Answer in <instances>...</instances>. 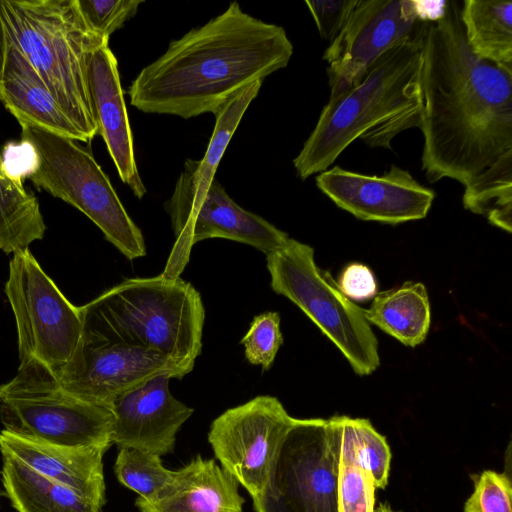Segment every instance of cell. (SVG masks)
Masks as SVG:
<instances>
[{"instance_id": "1", "label": "cell", "mask_w": 512, "mask_h": 512, "mask_svg": "<svg viewBox=\"0 0 512 512\" xmlns=\"http://www.w3.org/2000/svg\"><path fill=\"white\" fill-rule=\"evenodd\" d=\"M461 6L442 2L422 36V170L466 185L512 150V73L469 47Z\"/></svg>"}, {"instance_id": "2", "label": "cell", "mask_w": 512, "mask_h": 512, "mask_svg": "<svg viewBox=\"0 0 512 512\" xmlns=\"http://www.w3.org/2000/svg\"><path fill=\"white\" fill-rule=\"evenodd\" d=\"M293 44L285 29L244 12L238 2L172 40L128 88L130 104L148 114L189 119L215 113L248 84L285 68Z\"/></svg>"}, {"instance_id": "3", "label": "cell", "mask_w": 512, "mask_h": 512, "mask_svg": "<svg viewBox=\"0 0 512 512\" xmlns=\"http://www.w3.org/2000/svg\"><path fill=\"white\" fill-rule=\"evenodd\" d=\"M424 28L383 54L358 84L327 102L293 160L302 180L328 169L357 139L372 148L392 149L395 136L420 127Z\"/></svg>"}, {"instance_id": "4", "label": "cell", "mask_w": 512, "mask_h": 512, "mask_svg": "<svg viewBox=\"0 0 512 512\" xmlns=\"http://www.w3.org/2000/svg\"><path fill=\"white\" fill-rule=\"evenodd\" d=\"M81 311L88 339L158 352L191 370L202 349L201 296L177 276L126 279Z\"/></svg>"}, {"instance_id": "5", "label": "cell", "mask_w": 512, "mask_h": 512, "mask_svg": "<svg viewBox=\"0 0 512 512\" xmlns=\"http://www.w3.org/2000/svg\"><path fill=\"white\" fill-rule=\"evenodd\" d=\"M7 40L29 61L79 130L97 134L86 84V58L109 44L88 29L76 0H0Z\"/></svg>"}, {"instance_id": "6", "label": "cell", "mask_w": 512, "mask_h": 512, "mask_svg": "<svg viewBox=\"0 0 512 512\" xmlns=\"http://www.w3.org/2000/svg\"><path fill=\"white\" fill-rule=\"evenodd\" d=\"M20 126L25 152L21 177L84 213L129 260L144 256L140 228L92 153L69 137L31 124Z\"/></svg>"}, {"instance_id": "7", "label": "cell", "mask_w": 512, "mask_h": 512, "mask_svg": "<svg viewBox=\"0 0 512 512\" xmlns=\"http://www.w3.org/2000/svg\"><path fill=\"white\" fill-rule=\"evenodd\" d=\"M0 419L8 432L36 442L105 449L113 444L112 411L69 393L35 358L20 361L16 376L0 385Z\"/></svg>"}, {"instance_id": "8", "label": "cell", "mask_w": 512, "mask_h": 512, "mask_svg": "<svg viewBox=\"0 0 512 512\" xmlns=\"http://www.w3.org/2000/svg\"><path fill=\"white\" fill-rule=\"evenodd\" d=\"M266 260L273 291L298 306L342 352L356 374L374 372L380 363L378 342L364 309L317 267L313 248L289 238L267 254Z\"/></svg>"}, {"instance_id": "9", "label": "cell", "mask_w": 512, "mask_h": 512, "mask_svg": "<svg viewBox=\"0 0 512 512\" xmlns=\"http://www.w3.org/2000/svg\"><path fill=\"white\" fill-rule=\"evenodd\" d=\"M5 293L16 321L20 361L35 358L59 378L82 337L81 307L69 302L29 249L13 254Z\"/></svg>"}, {"instance_id": "10", "label": "cell", "mask_w": 512, "mask_h": 512, "mask_svg": "<svg viewBox=\"0 0 512 512\" xmlns=\"http://www.w3.org/2000/svg\"><path fill=\"white\" fill-rule=\"evenodd\" d=\"M341 417L296 418L273 462L263 493L294 512H339Z\"/></svg>"}, {"instance_id": "11", "label": "cell", "mask_w": 512, "mask_h": 512, "mask_svg": "<svg viewBox=\"0 0 512 512\" xmlns=\"http://www.w3.org/2000/svg\"><path fill=\"white\" fill-rule=\"evenodd\" d=\"M428 19L418 1L359 0L323 54L328 64V102L358 84L383 54L417 34Z\"/></svg>"}, {"instance_id": "12", "label": "cell", "mask_w": 512, "mask_h": 512, "mask_svg": "<svg viewBox=\"0 0 512 512\" xmlns=\"http://www.w3.org/2000/svg\"><path fill=\"white\" fill-rule=\"evenodd\" d=\"M295 420L276 397L257 396L218 416L208 441L221 467L254 498L264 492L279 447Z\"/></svg>"}, {"instance_id": "13", "label": "cell", "mask_w": 512, "mask_h": 512, "mask_svg": "<svg viewBox=\"0 0 512 512\" xmlns=\"http://www.w3.org/2000/svg\"><path fill=\"white\" fill-rule=\"evenodd\" d=\"M164 208L170 216L176 245L188 253L202 240L224 238L250 245L267 255L290 238L264 218L240 207L216 179L205 190L176 183Z\"/></svg>"}, {"instance_id": "14", "label": "cell", "mask_w": 512, "mask_h": 512, "mask_svg": "<svg viewBox=\"0 0 512 512\" xmlns=\"http://www.w3.org/2000/svg\"><path fill=\"white\" fill-rule=\"evenodd\" d=\"M191 371L158 352L81 337L59 381L79 399L110 409L119 396L157 375L181 379Z\"/></svg>"}, {"instance_id": "15", "label": "cell", "mask_w": 512, "mask_h": 512, "mask_svg": "<svg viewBox=\"0 0 512 512\" xmlns=\"http://www.w3.org/2000/svg\"><path fill=\"white\" fill-rule=\"evenodd\" d=\"M316 185L339 208L356 218L387 224L425 218L435 198L432 189L397 165L382 175H366L335 166L319 173Z\"/></svg>"}, {"instance_id": "16", "label": "cell", "mask_w": 512, "mask_h": 512, "mask_svg": "<svg viewBox=\"0 0 512 512\" xmlns=\"http://www.w3.org/2000/svg\"><path fill=\"white\" fill-rule=\"evenodd\" d=\"M172 378L170 374L157 375L112 403V443L159 456L174 450L176 434L193 409L170 393Z\"/></svg>"}, {"instance_id": "17", "label": "cell", "mask_w": 512, "mask_h": 512, "mask_svg": "<svg viewBox=\"0 0 512 512\" xmlns=\"http://www.w3.org/2000/svg\"><path fill=\"white\" fill-rule=\"evenodd\" d=\"M85 73L98 134L102 136L122 182L135 197L142 199L147 190L135 161L118 62L109 44L101 45L87 55Z\"/></svg>"}, {"instance_id": "18", "label": "cell", "mask_w": 512, "mask_h": 512, "mask_svg": "<svg viewBox=\"0 0 512 512\" xmlns=\"http://www.w3.org/2000/svg\"><path fill=\"white\" fill-rule=\"evenodd\" d=\"M0 451L100 506L105 503L102 447H66L32 441L3 430Z\"/></svg>"}, {"instance_id": "19", "label": "cell", "mask_w": 512, "mask_h": 512, "mask_svg": "<svg viewBox=\"0 0 512 512\" xmlns=\"http://www.w3.org/2000/svg\"><path fill=\"white\" fill-rule=\"evenodd\" d=\"M236 479L200 455L175 471L169 488L156 500L138 497L140 512H243L244 498Z\"/></svg>"}, {"instance_id": "20", "label": "cell", "mask_w": 512, "mask_h": 512, "mask_svg": "<svg viewBox=\"0 0 512 512\" xmlns=\"http://www.w3.org/2000/svg\"><path fill=\"white\" fill-rule=\"evenodd\" d=\"M0 101L20 125H35L84 142L83 136L58 104L41 76L8 40L0 78Z\"/></svg>"}, {"instance_id": "21", "label": "cell", "mask_w": 512, "mask_h": 512, "mask_svg": "<svg viewBox=\"0 0 512 512\" xmlns=\"http://www.w3.org/2000/svg\"><path fill=\"white\" fill-rule=\"evenodd\" d=\"M2 482L18 512H100L102 506L1 452Z\"/></svg>"}, {"instance_id": "22", "label": "cell", "mask_w": 512, "mask_h": 512, "mask_svg": "<svg viewBox=\"0 0 512 512\" xmlns=\"http://www.w3.org/2000/svg\"><path fill=\"white\" fill-rule=\"evenodd\" d=\"M364 314L369 323L409 347H415L426 339L431 323L428 294L419 282H405L376 294Z\"/></svg>"}, {"instance_id": "23", "label": "cell", "mask_w": 512, "mask_h": 512, "mask_svg": "<svg viewBox=\"0 0 512 512\" xmlns=\"http://www.w3.org/2000/svg\"><path fill=\"white\" fill-rule=\"evenodd\" d=\"M460 18L472 51L512 73V2L465 0Z\"/></svg>"}, {"instance_id": "24", "label": "cell", "mask_w": 512, "mask_h": 512, "mask_svg": "<svg viewBox=\"0 0 512 512\" xmlns=\"http://www.w3.org/2000/svg\"><path fill=\"white\" fill-rule=\"evenodd\" d=\"M46 226L35 195L22 177L5 163L0 152V250L16 253L43 238Z\"/></svg>"}, {"instance_id": "25", "label": "cell", "mask_w": 512, "mask_h": 512, "mask_svg": "<svg viewBox=\"0 0 512 512\" xmlns=\"http://www.w3.org/2000/svg\"><path fill=\"white\" fill-rule=\"evenodd\" d=\"M462 201L465 209L511 232L512 150L502 154L465 185Z\"/></svg>"}, {"instance_id": "26", "label": "cell", "mask_w": 512, "mask_h": 512, "mask_svg": "<svg viewBox=\"0 0 512 512\" xmlns=\"http://www.w3.org/2000/svg\"><path fill=\"white\" fill-rule=\"evenodd\" d=\"M340 417V457L362 468L371 477L375 489H385L391 462L385 437L367 419Z\"/></svg>"}, {"instance_id": "27", "label": "cell", "mask_w": 512, "mask_h": 512, "mask_svg": "<svg viewBox=\"0 0 512 512\" xmlns=\"http://www.w3.org/2000/svg\"><path fill=\"white\" fill-rule=\"evenodd\" d=\"M114 471L122 485L146 501L158 499L175 478L159 455L133 448H119Z\"/></svg>"}, {"instance_id": "28", "label": "cell", "mask_w": 512, "mask_h": 512, "mask_svg": "<svg viewBox=\"0 0 512 512\" xmlns=\"http://www.w3.org/2000/svg\"><path fill=\"white\" fill-rule=\"evenodd\" d=\"M240 343L244 345L250 364L261 366L263 371L269 370L283 343L279 313L269 311L254 317Z\"/></svg>"}, {"instance_id": "29", "label": "cell", "mask_w": 512, "mask_h": 512, "mask_svg": "<svg viewBox=\"0 0 512 512\" xmlns=\"http://www.w3.org/2000/svg\"><path fill=\"white\" fill-rule=\"evenodd\" d=\"M375 490L371 477L362 468L340 457L337 491L339 512H374Z\"/></svg>"}, {"instance_id": "30", "label": "cell", "mask_w": 512, "mask_h": 512, "mask_svg": "<svg viewBox=\"0 0 512 512\" xmlns=\"http://www.w3.org/2000/svg\"><path fill=\"white\" fill-rule=\"evenodd\" d=\"M80 14L90 31L108 38L132 18L143 1L76 0Z\"/></svg>"}, {"instance_id": "31", "label": "cell", "mask_w": 512, "mask_h": 512, "mask_svg": "<svg viewBox=\"0 0 512 512\" xmlns=\"http://www.w3.org/2000/svg\"><path fill=\"white\" fill-rule=\"evenodd\" d=\"M512 485L506 472L484 470L474 480V491L464 512H512Z\"/></svg>"}, {"instance_id": "32", "label": "cell", "mask_w": 512, "mask_h": 512, "mask_svg": "<svg viewBox=\"0 0 512 512\" xmlns=\"http://www.w3.org/2000/svg\"><path fill=\"white\" fill-rule=\"evenodd\" d=\"M359 0L305 1L320 36L332 43L340 34Z\"/></svg>"}, {"instance_id": "33", "label": "cell", "mask_w": 512, "mask_h": 512, "mask_svg": "<svg viewBox=\"0 0 512 512\" xmlns=\"http://www.w3.org/2000/svg\"><path fill=\"white\" fill-rule=\"evenodd\" d=\"M340 291L354 301H366L377 294V282L369 267L361 263L347 265L338 280Z\"/></svg>"}, {"instance_id": "34", "label": "cell", "mask_w": 512, "mask_h": 512, "mask_svg": "<svg viewBox=\"0 0 512 512\" xmlns=\"http://www.w3.org/2000/svg\"><path fill=\"white\" fill-rule=\"evenodd\" d=\"M252 499L255 512H294L280 498L266 493Z\"/></svg>"}, {"instance_id": "35", "label": "cell", "mask_w": 512, "mask_h": 512, "mask_svg": "<svg viewBox=\"0 0 512 512\" xmlns=\"http://www.w3.org/2000/svg\"><path fill=\"white\" fill-rule=\"evenodd\" d=\"M6 53H7V38H6V33H5L4 25L2 22V18L0 16V78H1V75L3 72V68H4Z\"/></svg>"}, {"instance_id": "36", "label": "cell", "mask_w": 512, "mask_h": 512, "mask_svg": "<svg viewBox=\"0 0 512 512\" xmlns=\"http://www.w3.org/2000/svg\"><path fill=\"white\" fill-rule=\"evenodd\" d=\"M374 512H398L393 510L387 503H380L375 507Z\"/></svg>"}]
</instances>
